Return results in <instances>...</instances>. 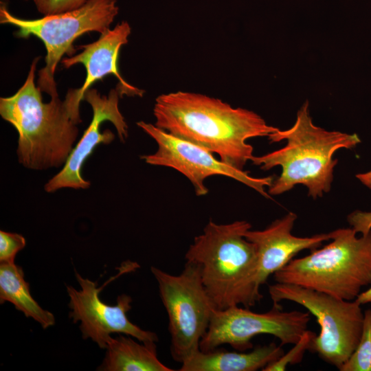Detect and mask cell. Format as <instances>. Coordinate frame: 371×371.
<instances>
[{"instance_id":"obj_1","label":"cell","mask_w":371,"mask_h":371,"mask_svg":"<svg viewBox=\"0 0 371 371\" xmlns=\"http://www.w3.org/2000/svg\"><path fill=\"white\" fill-rule=\"evenodd\" d=\"M153 115L157 127L218 155L222 161L240 170L254 157L247 140L268 137L278 129L254 111L182 91L157 96Z\"/></svg>"},{"instance_id":"obj_2","label":"cell","mask_w":371,"mask_h":371,"mask_svg":"<svg viewBox=\"0 0 371 371\" xmlns=\"http://www.w3.org/2000/svg\"><path fill=\"white\" fill-rule=\"evenodd\" d=\"M32 61L21 87L12 95L0 98V115L19 134V162L32 170H45L65 164L78 135L82 122L80 104L75 89L43 101L41 91L35 85L37 63Z\"/></svg>"},{"instance_id":"obj_3","label":"cell","mask_w":371,"mask_h":371,"mask_svg":"<svg viewBox=\"0 0 371 371\" xmlns=\"http://www.w3.org/2000/svg\"><path fill=\"white\" fill-rule=\"evenodd\" d=\"M268 139L271 142L287 141L283 148L251 159L265 170L281 166V175L273 181L269 194H280L302 184L314 199L330 190L337 163V159H333L335 153L341 148H355L361 142L355 133L329 131L315 126L309 114L308 102L297 111L292 127L284 131L278 128Z\"/></svg>"},{"instance_id":"obj_4","label":"cell","mask_w":371,"mask_h":371,"mask_svg":"<svg viewBox=\"0 0 371 371\" xmlns=\"http://www.w3.org/2000/svg\"><path fill=\"white\" fill-rule=\"evenodd\" d=\"M251 228L246 221H210L185 255L186 261L200 267L203 284L216 309L249 308L262 298L254 280L256 249L244 236Z\"/></svg>"},{"instance_id":"obj_5","label":"cell","mask_w":371,"mask_h":371,"mask_svg":"<svg viewBox=\"0 0 371 371\" xmlns=\"http://www.w3.org/2000/svg\"><path fill=\"white\" fill-rule=\"evenodd\" d=\"M357 233L353 228L330 232V243L291 260L273 274L274 280L353 300L371 285V230L361 237Z\"/></svg>"},{"instance_id":"obj_6","label":"cell","mask_w":371,"mask_h":371,"mask_svg":"<svg viewBox=\"0 0 371 371\" xmlns=\"http://www.w3.org/2000/svg\"><path fill=\"white\" fill-rule=\"evenodd\" d=\"M119 8L116 0H89L79 8L44 16L36 19H24L12 14L1 3L0 23L17 28L15 34L26 38L34 36L43 41L47 54L45 66L38 72L37 86L51 98L58 96L54 74L65 54L72 56L74 41L82 34L110 29Z\"/></svg>"},{"instance_id":"obj_7","label":"cell","mask_w":371,"mask_h":371,"mask_svg":"<svg viewBox=\"0 0 371 371\" xmlns=\"http://www.w3.org/2000/svg\"><path fill=\"white\" fill-rule=\"evenodd\" d=\"M273 304L283 300L306 308L316 317L320 333L310 351L339 370L356 349L363 330L364 313L356 300L348 301L298 285L279 283L269 286Z\"/></svg>"},{"instance_id":"obj_8","label":"cell","mask_w":371,"mask_h":371,"mask_svg":"<svg viewBox=\"0 0 371 371\" xmlns=\"http://www.w3.org/2000/svg\"><path fill=\"white\" fill-rule=\"evenodd\" d=\"M150 271L168 317L172 359L181 363L200 350V342L216 308L203 284L196 263L186 261L179 275L157 267Z\"/></svg>"},{"instance_id":"obj_9","label":"cell","mask_w":371,"mask_h":371,"mask_svg":"<svg viewBox=\"0 0 371 371\" xmlns=\"http://www.w3.org/2000/svg\"><path fill=\"white\" fill-rule=\"evenodd\" d=\"M309 312L283 311L280 304H273L266 313H255L246 307L233 306L215 309L207 332L200 342V350L212 351L229 344L238 351L253 348L255 336L267 334L276 337L281 344H295L307 330Z\"/></svg>"},{"instance_id":"obj_10","label":"cell","mask_w":371,"mask_h":371,"mask_svg":"<svg viewBox=\"0 0 371 371\" xmlns=\"http://www.w3.org/2000/svg\"><path fill=\"white\" fill-rule=\"evenodd\" d=\"M137 125L157 144L153 154L142 155V159L150 165L172 168L181 172L191 182L198 196L208 193L205 180L211 176L221 175L234 179L253 188L265 197L269 194L265 187L270 186L272 177L257 178L217 159L210 151L193 143L181 139L143 121Z\"/></svg>"},{"instance_id":"obj_11","label":"cell","mask_w":371,"mask_h":371,"mask_svg":"<svg viewBox=\"0 0 371 371\" xmlns=\"http://www.w3.org/2000/svg\"><path fill=\"white\" fill-rule=\"evenodd\" d=\"M134 264L122 268L117 276L109 280L102 287H98L96 282L82 278L77 271H75L76 277L81 289L67 286L69 297L68 305L71 309L69 318L74 323L80 322V329L83 339L90 338L100 348H106L111 333L131 336L144 343L159 340L156 333L140 328L128 319L126 313L132 308V299L129 295H119L116 304L113 306L103 302L99 297L100 291L106 284L120 274L134 269L135 266L131 267Z\"/></svg>"},{"instance_id":"obj_12","label":"cell","mask_w":371,"mask_h":371,"mask_svg":"<svg viewBox=\"0 0 371 371\" xmlns=\"http://www.w3.org/2000/svg\"><path fill=\"white\" fill-rule=\"evenodd\" d=\"M121 98L117 89H111L107 95H101L98 90L89 89L82 97L91 106L93 118L88 128L76 147L73 148L63 168L45 185L47 192H54L59 189L69 188L87 189L91 183L85 180L81 174L82 166L87 158L99 144H108L115 139L109 129L100 132V126L104 121H110L114 125L118 137L124 142L128 137V126L119 106Z\"/></svg>"},{"instance_id":"obj_13","label":"cell","mask_w":371,"mask_h":371,"mask_svg":"<svg viewBox=\"0 0 371 371\" xmlns=\"http://www.w3.org/2000/svg\"><path fill=\"white\" fill-rule=\"evenodd\" d=\"M297 215L289 212L272 222L262 230L249 229L245 237L253 243L256 249L257 264L255 285L260 290L267 278L284 267L300 251L313 250L322 242L330 240V234L298 237L292 234Z\"/></svg>"},{"instance_id":"obj_14","label":"cell","mask_w":371,"mask_h":371,"mask_svg":"<svg viewBox=\"0 0 371 371\" xmlns=\"http://www.w3.org/2000/svg\"><path fill=\"white\" fill-rule=\"evenodd\" d=\"M131 32L129 23L123 21L113 29H109L100 34L97 41L80 46L83 49L82 52L62 59L61 63L65 69L76 64H82L86 69L85 82L80 88L77 89L78 98L80 101L82 100L85 92L90 89L94 82L108 75H113L118 80L116 89L121 98L124 95L140 97L143 95L144 90L126 82L121 76L118 68L120 50L122 45L128 43Z\"/></svg>"},{"instance_id":"obj_15","label":"cell","mask_w":371,"mask_h":371,"mask_svg":"<svg viewBox=\"0 0 371 371\" xmlns=\"http://www.w3.org/2000/svg\"><path fill=\"white\" fill-rule=\"evenodd\" d=\"M284 352L282 345L271 342L252 351L230 352L215 349L199 350L181 363L180 371H256L280 359Z\"/></svg>"},{"instance_id":"obj_16","label":"cell","mask_w":371,"mask_h":371,"mask_svg":"<svg viewBox=\"0 0 371 371\" xmlns=\"http://www.w3.org/2000/svg\"><path fill=\"white\" fill-rule=\"evenodd\" d=\"M106 355L98 368L102 371H172L157 357L155 342L142 344L120 334L107 341Z\"/></svg>"},{"instance_id":"obj_17","label":"cell","mask_w":371,"mask_h":371,"mask_svg":"<svg viewBox=\"0 0 371 371\" xmlns=\"http://www.w3.org/2000/svg\"><path fill=\"white\" fill-rule=\"evenodd\" d=\"M5 302L37 322L43 329L55 324L53 313L43 309L32 297L23 269L14 262L0 265V303Z\"/></svg>"},{"instance_id":"obj_18","label":"cell","mask_w":371,"mask_h":371,"mask_svg":"<svg viewBox=\"0 0 371 371\" xmlns=\"http://www.w3.org/2000/svg\"><path fill=\"white\" fill-rule=\"evenodd\" d=\"M340 371H371V310L364 312L359 342Z\"/></svg>"},{"instance_id":"obj_19","label":"cell","mask_w":371,"mask_h":371,"mask_svg":"<svg viewBox=\"0 0 371 371\" xmlns=\"http://www.w3.org/2000/svg\"><path fill=\"white\" fill-rule=\"evenodd\" d=\"M316 334L311 330H306L302 335L300 339L295 344V346L286 354H284L277 361L267 365L262 370L263 371H282L285 370L289 364L300 363L306 350H310L312 343L316 337Z\"/></svg>"},{"instance_id":"obj_20","label":"cell","mask_w":371,"mask_h":371,"mask_svg":"<svg viewBox=\"0 0 371 371\" xmlns=\"http://www.w3.org/2000/svg\"><path fill=\"white\" fill-rule=\"evenodd\" d=\"M26 245L25 238L19 234L0 231V262L13 263L16 254Z\"/></svg>"},{"instance_id":"obj_21","label":"cell","mask_w":371,"mask_h":371,"mask_svg":"<svg viewBox=\"0 0 371 371\" xmlns=\"http://www.w3.org/2000/svg\"><path fill=\"white\" fill-rule=\"evenodd\" d=\"M89 0H33L37 10L44 16L73 10Z\"/></svg>"},{"instance_id":"obj_22","label":"cell","mask_w":371,"mask_h":371,"mask_svg":"<svg viewBox=\"0 0 371 371\" xmlns=\"http://www.w3.org/2000/svg\"><path fill=\"white\" fill-rule=\"evenodd\" d=\"M348 221L357 232L363 234L371 230V212L355 211L348 216Z\"/></svg>"},{"instance_id":"obj_23","label":"cell","mask_w":371,"mask_h":371,"mask_svg":"<svg viewBox=\"0 0 371 371\" xmlns=\"http://www.w3.org/2000/svg\"><path fill=\"white\" fill-rule=\"evenodd\" d=\"M355 300L361 305L371 303V286L366 291L361 292Z\"/></svg>"},{"instance_id":"obj_24","label":"cell","mask_w":371,"mask_h":371,"mask_svg":"<svg viewBox=\"0 0 371 371\" xmlns=\"http://www.w3.org/2000/svg\"><path fill=\"white\" fill-rule=\"evenodd\" d=\"M356 177L371 190V170L365 173L357 174Z\"/></svg>"}]
</instances>
